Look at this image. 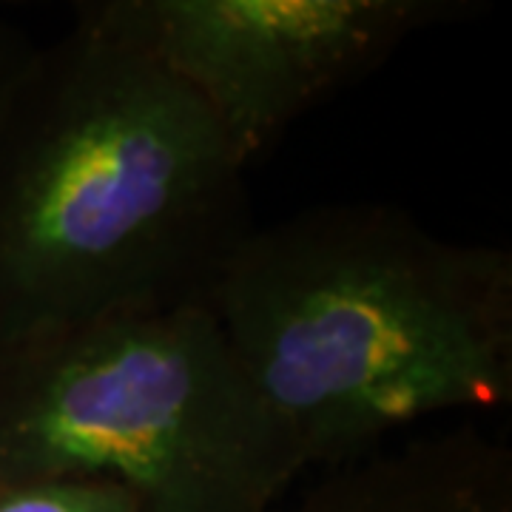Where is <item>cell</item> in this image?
<instances>
[{"label": "cell", "mask_w": 512, "mask_h": 512, "mask_svg": "<svg viewBox=\"0 0 512 512\" xmlns=\"http://www.w3.org/2000/svg\"><path fill=\"white\" fill-rule=\"evenodd\" d=\"M205 305L305 473L512 402V254L387 202L256 222Z\"/></svg>", "instance_id": "7a4b0ae2"}, {"label": "cell", "mask_w": 512, "mask_h": 512, "mask_svg": "<svg viewBox=\"0 0 512 512\" xmlns=\"http://www.w3.org/2000/svg\"><path fill=\"white\" fill-rule=\"evenodd\" d=\"M245 174L109 0L77 3L0 80V345L205 302L256 225Z\"/></svg>", "instance_id": "6da1fadb"}, {"label": "cell", "mask_w": 512, "mask_h": 512, "mask_svg": "<svg viewBox=\"0 0 512 512\" xmlns=\"http://www.w3.org/2000/svg\"><path fill=\"white\" fill-rule=\"evenodd\" d=\"M302 476L205 302L0 345L6 481H106L148 512H279Z\"/></svg>", "instance_id": "3957f363"}, {"label": "cell", "mask_w": 512, "mask_h": 512, "mask_svg": "<svg viewBox=\"0 0 512 512\" xmlns=\"http://www.w3.org/2000/svg\"><path fill=\"white\" fill-rule=\"evenodd\" d=\"M29 46H32L29 37L20 35L18 29H12V26H6V23H0V80L9 74V69L18 63Z\"/></svg>", "instance_id": "52a82bcc"}, {"label": "cell", "mask_w": 512, "mask_h": 512, "mask_svg": "<svg viewBox=\"0 0 512 512\" xmlns=\"http://www.w3.org/2000/svg\"><path fill=\"white\" fill-rule=\"evenodd\" d=\"M0 512H148L134 495L106 481H6Z\"/></svg>", "instance_id": "8992f818"}, {"label": "cell", "mask_w": 512, "mask_h": 512, "mask_svg": "<svg viewBox=\"0 0 512 512\" xmlns=\"http://www.w3.org/2000/svg\"><path fill=\"white\" fill-rule=\"evenodd\" d=\"M279 512H512V453L476 427L424 433L322 473Z\"/></svg>", "instance_id": "5b68a950"}, {"label": "cell", "mask_w": 512, "mask_h": 512, "mask_svg": "<svg viewBox=\"0 0 512 512\" xmlns=\"http://www.w3.org/2000/svg\"><path fill=\"white\" fill-rule=\"evenodd\" d=\"M251 168L305 114L387 66L473 0H109Z\"/></svg>", "instance_id": "277c9868"}]
</instances>
